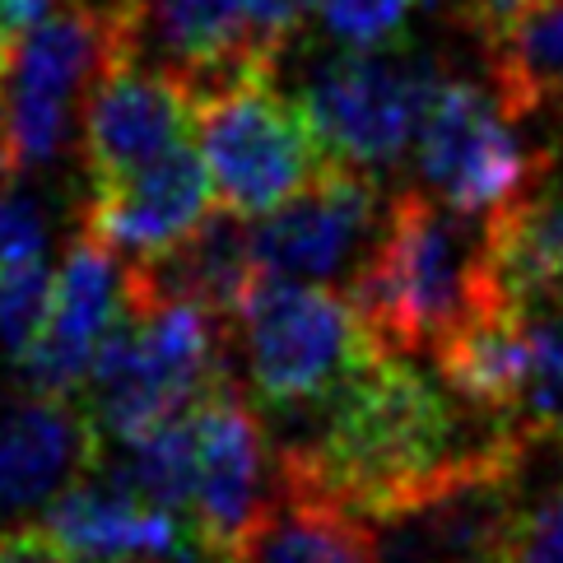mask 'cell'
<instances>
[{
    "label": "cell",
    "mask_w": 563,
    "mask_h": 563,
    "mask_svg": "<svg viewBox=\"0 0 563 563\" xmlns=\"http://www.w3.org/2000/svg\"><path fill=\"white\" fill-rule=\"evenodd\" d=\"M536 448L550 442L471 410L438 373H419L415 358L396 354L377 358L335 400L298 419L294 433L275 438L285 475L350 517L391 508L489 461L531 456Z\"/></svg>",
    "instance_id": "1"
},
{
    "label": "cell",
    "mask_w": 563,
    "mask_h": 563,
    "mask_svg": "<svg viewBox=\"0 0 563 563\" xmlns=\"http://www.w3.org/2000/svg\"><path fill=\"white\" fill-rule=\"evenodd\" d=\"M345 298L382 354L396 358H438L479 321L512 312L494 271L489 224L448 210L424 187L391 196L377 247Z\"/></svg>",
    "instance_id": "2"
},
{
    "label": "cell",
    "mask_w": 563,
    "mask_h": 563,
    "mask_svg": "<svg viewBox=\"0 0 563 563\" xmlns=\"http://www.w3.org/2000/svg\"><path fill=\"white\" fill-rule=\"evenodd\" d=\"M233 373V321L183 298H135L85 382V415L103 442H131L191 415Z\"/></svg>",
    "instance_id": "3"
},
{
    "label": "cell",
    "mask_w": 563,
    "mask_h": 563,
    "mask_svg": "<svg viewBox=\"0 0 563 563\" xmlns=\"http://www.w3.org/2000/svg\"><path fill=\"white\" fill-rule=\"evenodd\" d=\"M233 354L243 358V391H252L271 419L321 410L358 373L387 358L345 294L275 279H256L238 308Z\"/></svg>",
    "instance_id": "4"
},
{
    "label": "cell",
    "mask_w": 563,
    "mask_h": 563,
    "mask_svg": "<svg viewBox=\"0 0 563 563\" xmlns=\"http://www.w3.org/2000/svg\"><path fill=\"white\" fill-rule=\"evenodd\" d=\"M415 168L433 200L489 224L550 183L559 150H527L494 93L442 75L415 140Z\"/></svg>",
    "instance_id": "5"
},
{
    "label": "cell",
    "mask_w": 563,
    "mask_h": 563,
    "mask_svg": "<svg viewBox=\"0 0 563 563\" xmlns=\"http://www.w3.org/2000/svg\"><path fill=\"white\" fill-rule=\"evenodd\" d=\"M200 164L214 196L238 219H266L331 164L303 108L279 93L275 75L247 79L196 108Z\"/></svg>",
    "instance_id": "6"
},
{
    "label": "cell",
    "mask_w": 563,
    "mask_h": 563,
    "mask_svg": "<svg viewBox=\"0 0 563 563\" xmlns=\"http://www.w3.org/2000/svg\"><path fill=\"white\" fill-rule=\"evenodd\" d=\"M438 85L442 70L429 56L340 52L312 66L298 108L331 164L377 177L419 140Z\"/></svg>",
    "instance_id": "7"
},
{
    "label": "cell",
    "mask_w": 563,
    "mask_h": 563,
    "mask_svg": "<svg viewBox=\"0 0 563 563\" xmlns=\"http://www.w3.org/2000/svg\"><path fill=\"white\" fill-rule=\"evenodd\" d=\"M117 62V29L85 5H66L10 47L0 66V122L14 177L52 168L75 135V112Z\"/></svg>",
    "instance_id": "8"
},
{
    "label": "cell",
    "mask_w": 563,
    "mask_h": 563,
    "mask_svg": "<svg viewBox=\"0 0 563 563\" xmlns=\"http://www.w3.org/2000/svg\"><path fill=\"white\" fill-rule=\"evenodd\" d=\"M527 461L531 456L489 461L391 508L354 517L373 563H508L527 517Z\"/></svg>",
    "instance_id": "9"
},
{
    "label": "cell",
    "mask_w": 563,
    "mask_h": 563,
    "mask_svg": "<svg viewBox=\"0 0 563 563\" xmlns=\"http://www.w3.org/2000/svg\"><path fill=\"white\" fill-rule=\"evenodd\" d=\"M382 219L387 210L377 206V177L327 164L289 206L252 224L256 275L312 289H327L335 279L354 285L377 247Z\"/></svg>",
    "instance_id": "10"
},
{
    "label": "cell",
    "mask_w": 563,
    "mask_h": 563,
    "mask_svg": "<svg viewBox=\"0 0 563 563\" xmlns=\"http://www.w3.org/2000/svg\"><path fill=\"white\" fill-rule=\"evenodd\" d=\"M117 62L173 75L196 108L279 66L247 37L238 0H126Z\"/></svg>",
    "instance_id": "11"
},
{
    "label": "cell",
    "mask_w": 563,
    "mask_h": 563,
    "mask_svg": "<svg viewBox=\"0 0 563 563\" xmlns=\"http://www.w3.org/2000/svg\"><path fill=\"white\" fill-rule=\"evenodd\" d=\"M196 438V498L191 521L210 545L233 559L243 536L256 527V517L271 508L285 489V466H279L275 438L261 424L243 382H229L206 406L191 410Z\"/></svg>",
    "instance_id": "12"
},
{
    "label": "cell",
    "mask_w": 563,
    "mask_h": 563,
    "mask_svg": "<svg viewBox=\"0 0 563 563\" xmlns=\"http://www.w3.org/2000/svg\"><path fill=\"white\" fill-rule=\"evenodd\" d=\"M126 308H131L126 261L79 229V238L66 247L62 271H56L47 327L33 340V350L14 364L19 391H37L56 400L85 391L98 354H103L108 335L122 327Z\"/></svg>",
    "instance_id": "13"
},
{
    "label": "cell",
    "mask_w": 563,
    "mask_h": 563,
    "mask_svg": "<svg viewBox=\"0 0 563 563\" xmlns=\"http://www.w3.org/2000/svg\"><path fill=\"white\" fill-rule=\"evenodd\" d=\"M103 438L75 400L14 391L0 400V536L43 531L47 512L93 471Z\"/></svg>",
    "instance_id": "14"
},
{
    "label": "cell",
    "mask_w": 563,
    "mask_h": 563,
    "mask_svg": "<svg viewBox=\"0 0 563 563\" xmlns=\"http://www.w3.org/2000/svg\"><path fill=\"white\" fill-rule=\"evenodd\" d=\"M196 122L191 93L173 75L112 62L85 103V168L93 187H112L122 177L158 164L187 145Z\"/></svg>",
    "instance_id": "15"
},
{
    "label": "cell",
    "mask_w": 563,
    "mask_h": 563,
    "mask_svg": "<svg viewBox=\"0 0 563 563\" xmlns=\"http://www.w3.org/2000/svg\"><path fill=\"white\" fill-rule=\"evenodd\" d=\"M43 531L75 563H224L187 517L117 489L98 471L56 503Z\"/></svg>",
    "instance_id": "16"
},
{
    "label": "cell",
    "mask_w": 563,
    "mask_h": 563,
    "mask_svg": "<svg viewBox=\"0 0 563 563\" xmlns=\"http://www.w3.org/2000/svg\"><path fill=\"white\" fill-rule=\"evenodd\" d=\"M210 173L200 150L183 145L158 164L140 168L112 187H93L85 206V233L117 252L126 266L168 256L210 219Z\"/></svg>",
    "instance_id": "17"
},
{
    "label": "cell",
    "mask_w": 563,
    "mask_h": 563,
    "mask_svg": "<svg viewBox=\"0 0 563 563\" xmlns=\"http://www.w3.org/2000/svg\"><path fill=\"white\" fill-rule=\"evenodd\" d=\"M233 563H373V550L345 508L285 475V489L243 536Z\"/></svg>",
    "instance_id": "18"
},
{
    "label": "cell",
    "mask_w": 563,
    "mask_h": 563,
    "mask_svg": "<svg viewBox=\"0 0 563 563\" xmlns=\"http://www.w3.org/2000/svg\"><path fill=\"white\" fill-rule=\"evenodd\" d=\"M494 98L503 112L521 117H559L563 122V0H540L531 14L489 43Z\"/></svg>",
    "instance_id": "19"
},
{
    "label": "cell",
    "mask_w": 563,
    "mask_h": 563,
    "mask_svg": "<svg viewBox=\"0 0 563 563\" xmlns=\"http://www.w3.org/2000/svg\"><path fill=\"white\" fill-rule=\"evenodd\" d=\"M52 294H56V275L47 271V261H19V266L0 271V350L14 364L43 335Z\"/></svg>",
    "instance_id": "20"
},
{
    "label": "cell",
    "mask_w": 563,
    "mask_h": 563,
    "mask_svg": "<svg viewBox=\"0 0 563 563\" xmlns=\"http://www.w3.org/2000/svg\"><path fill=\"white\" fill-rule=\"evenodd\" d=\"M536 345V387H531V429L550 448H563V298L527 312Z\"/></svg>",
    "instance_id": "21"
},
{
    "label": "cell",
    "mask_w": 563,
    "mask_h": 563,
    "mask_svg": "<svg viewBox=\"0 0 563 563\" xmlns=\"http://www.w3.org/2000/svg\"><path fill=\"white\" fill-rule=\"evenodd\" d=\"M415 0H321V24L354 52H382L406 33Z\"/></svg>",
    "instance_id": "22"
},
{
    "label": "cell",
    "mask_w": 563,
    "mask_h": 563,
    "mask_svg": "<svg viewBox=\"0 0 563 563\" xmlns=\"http://www.w3.org/2000/svg\"><path fill=\"white\" fill-rule=\"evenodd\" d=\"M47 210L24 191H0V271L19 261H47Z\"/></svg>",
    "instance_id": "23"
},
{
    "label": "cell",
    "mask_w": 563,
    "mask_h": 563,
    "mask_svg": "<svg viewBox=\"0 0 563 563\" xmlns=\"http://www.w3.org/2000/svg\"><path fill=\"white\" fill-rule=\"evenodd\" d=\"M312 10H321V0H238L247 37L271 62H279V52H285L289 37L312 19Z\"/></svg>",
    "instance_id": "24"
},
{
    "label": "cell",
    "mask_w": 563,
    "mask_h": 563,
    "mask_svg": "<svg viewBox=\"0 0 563 563\" xmlns=\"http://www.w3.org/2000/svg\"><path fill=\"white\" fill-rule=\"evenodd\" d=\"M508 563H563V479L536 508H527Z\"/></svg>",
    "instance_id": "25"
},
{
    "label": "cell",
    "mask_w": 563,
    "mask_h": 563,
    "mask_svg": "<svg viewBox=\"0 0 563 563\" xmlns=\"http://www.w3.org/2000/svg\"><path fill=\"white\" fill-rule=\"evenodd\" d=\"M540 5V0H461V19L485 37V43H494V37H503L521 14H531Z\"/></svg>",
    "instance_id": "26"
},
{
    "label": "cell",
    "mask_w": 563,
    "mask_h": 563,
    "mask_svg": "<svg viewBox=\"0 0 563 563\" xmlns=\"http://www.w3.org/2000/svg\"><path fill=\"white\" fill-rule=\"evenodd\" d=\"M0 563H75L47 531H19L0 536Z\"/></svg>",
    "instance_id": "27"
},
{
    "label": "cell",
    "mask_w": 563,
    "mask_h": 563,
    "mask_svg": "<svg viewBox=\"0 0 563 563\" xmlns=\"http://www.w3.org/2000/svg\"><path fill=\"white\" fill-rule=\"evenodd\" d=\"M14 183V158H10V140H5V122H0V191Z\"/></svg>",
    "instance_id": "28"
},
{
    "label": "cell",
    "mask_w": 563,
    "mask_h": 563,
    "mask_svg": "<svg viewBox=\"0 0 563 563\" xmlns=\"http://www.w3.org/2000/svg\"><path fill=\"white\" fill-rule=\"evenodd\" d=\"M415 5H424V10H442V5H448V0H415Z\"/></svg>",
    "instance_id": "29"
},
{
    "label": "cell",
    "mask_w": 563,
    "mask_h": 563,
    "mask_svg": "<svg viewBox=\"0 0 563 563\" xmlns=\"http://www.w3.org/2000/svg\"><path fill=\"white\" fill-rule=\"evenodd\" d=\"M559 183H563V173H559Z\"/></svg>",
    "instance_id": "30"
},
{
    "label": "cell",
    "mask_w": 563,
    "mask_h": 563,
    "mask_svg": "<svg viewBox=\"0 0 563 563\" xmlns=\"http://www.w3.org/2000/svg\"><path fill=\"white\" fill-rule=\"evenodd\" d=\"M224 563H233V559H224Z\"/></svg>",
    "instance_id": "31"
},
{
    "label": "cell",
    "mask_w": 563,
    "mask_h": 563,
    "mask_svg": "<svg viewBox=\"0 0 563 563\" xmlns=\"http://www.w3.org/2000/svg\"><path fill=\"white\" fill-rule=\"evenodd\" d=\"M0 66H5V62H0Z\"/></svg>",
    "instance_id": "32"
}]
</instances>
